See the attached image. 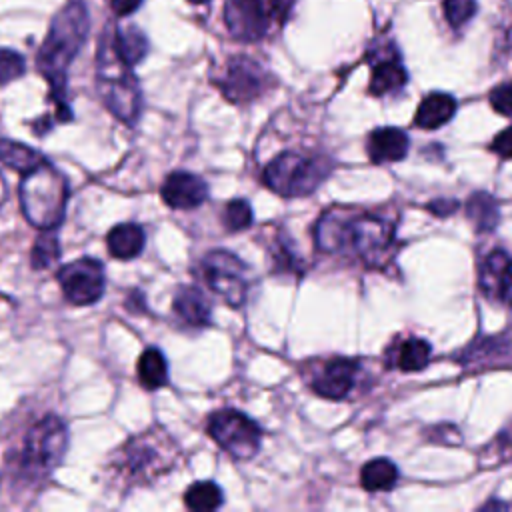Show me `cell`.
I'll return each instance as SVG.
<instances>
[{"instance_id":"e575fe53","label":"cell","mask_w":512,"mask_h":512,"mask_svg":"<svg viewBox=\"0 0 512 512\" xmlns=\"http://www.w3.org/2000/svg\"><path fill=\"white\" fill-rule=\"evenodd\" d=\"M494 446L498 450V460H512V424L498 434Z\"/></svg>"},{"instance_id":"8fae6325","label":"cell","mask_w":512,"mask_h":512,"mask_svg":"<svg viewBox=\"0 0 512 512\" xmlns=\"http://www.w3.org/2000/svg\"><path fill=\"white\" fill-rule=\"evenodd\" d=\"M214 82L226 100L244 104L262 96L268 84V74L252 58L234 56L228 60L224 74Z\"/></svg>"},{"instance_id":"8d00e7d4","label":"cell","mask_w":512,"mask_h":512,"mask_svg":"<svg viewBox=\"0 0 512 512\" xmlns=\"http://www.w3.org/2000/svg\"><path fill=\"white\" fill-rule=\"evenodd\" d=\"M142 0H110V6L114 10V14L118 16H128L132 12H136L140 8Z\"/></svg>"},{"instance_id":"74e56055","label":"cell","mask_w":512,"mask_h":512,"mask_svg":"<svg viewBox=\"0 0 512 512\" xmlns=\"http://www.w3.org/2000/svg\"><path fill=\"white\" fill-rule=\"evenodd\" d=\"M192 4H204V2H208V0H190Z\"/></svg>"},{"instance_id":"44dd1931","label":"cell","mask_w":512,"mask_h":512,"mask_svg":"<svg viewBox=\"0 0 512 512\" xmlns=\"http://www.w3.org/2000/svg\"><path fill=\"white\" fill-rule=\"evenodd\" d=\"M466 218L476 232H492L500 222V208L488 192H474L466 200Z\"/></svg>"},{"instance_id":"f1b7e54d","label":"cell","mask_w":512,"mask_h":512,"mask_svg":"<svg viewBox=\"0 0 512 512\" xmlns=\"http://www.w3.org/2000/svg\"><path fill=\"white\" fill-rule=\"evenodd\" d=\"M222 220H224V226L228 230H232V232L246 230V228L252 226V220H254L252 206L246 200H242V198H234V200H230L226 204Z\"/></svg>"},{"instance_id":"9c48e42d","label":"cell","mask_w":512,"mask_h":512,"mask_svg":"<svg viewBox=\"0 0 512 512\" xmlns=\"http://www.w3.org/2000/svg\"><path fill=\"white\" fill-rule=\"evenodd\" d=\"M206 430L210 438L236 460H248L260 448V440H262L260 426L240 410H234V408L216 410L208 418Z\"/></svg>"},{"instance_id":"7402d4cb","label":"cell","mask_w":512,"mask_h":512,"mask_svg":"<svg viewBox=\"0 0 512 512\" xmlns=\"http://www.w3.org/2000/svg\"><path fill=\"white\" fill-rule=\"evenodd\" d=\"M138 380L146 390H158L168 384V362L160 348L148 346L136 364Z\"/></svg>"},{"instance_id":"603a6c76","label":"cell","mask_w":512,"mask_h":512,"mask_svg":"<svg viewBox=\"0 0 512 512\" xmlns=\"http://www.w3.org/2000/svg\"><path fill=\"white\" fill-rule=\"evenodd\" d=\"M398 482V468L388 458H372L360 470V484L368 492L392 490Z\"/></svg>"},{"instance_id":"30bf717a","label":"cell","mask_w":512,"mask_h":512,"mask_svg":"<svg viewBox=\"0 0 512 512\" xmlns=\"http://www.w3.org/2000/svg\"><path fill=\"white\" fill-rule=\"evenodd\" d=\"M56 280L68 302L76 306H90L104 294V264L92 256H84L60 266Z\"/></svg>"},{"instance_id":"ac0fdd59","label":"cell","mask_w":512,"mask_h":512,"mask_svg":"<svg viewBox=\"0 0 512 512\" xmlns=\"http://www.w3.org/2000/svg\"><path fill=\"white\" fill-rule=\"evenodd\" d=\"M456 108H458V104H456L454 96H450L446 92H430L418 104L414 122L418 128L436 130L454 118Z\"/></svg>"},{"instance_id":"d590c367","label":"cell","mask_w":512,"mask_h":512,"mask_svg":"<svg viewBox=\"0 0 512 512\" xmlns=\"http://www.w3.org/2000/svg\"><path fill=\"white\" fill-rule=\"evenodd\" d=\"M458 200H452V198H438V200H432L426 208L432 212V214H436V216H450L452 212H456L458 210Z\"/></svg>"},{"instance_id":"d6a6232c","label":"cell","mask_w":512,"mask_h":512,"mask_svg":"<svg viewBox=\"0 0 512 512\" xmlns=\"http://www.w3.org/2000/svg\"><path fill=\"white\" fill-rule=\"evenodd\" d=\"M490 104L498 114L512 116V80L498 84L490 92Z\"/></svg>"},{"instance_id":"836d02e7","label":"cell","mask_w":512,"mask_h":512,"mask_svg":"<svg viewBox=\"0 0 512 512\" xmlns=\"http://www.w3.org/2000/svg\"><path fill=\"white\" fill-rule=\"evenodd\" d=\"M490 150L504 160H512V126L498 132L490 144Z\"/></svg>"},{"instance_id":"4fadbf2b","label":"cell","mask_w":512,"mask_h":512,"mask_svg":"<svg viewBox=\"0 0 512 512\" xmlns=\"http://www.w3.org/2000/svg\"><path fill=\"white\" fill-rule=\"evenodd\" d=\"M358 374H360L358 360L334 356L314 370L310 388L322 398L342 400L354 390L358 382Z\"/></svg>"},{"instance_id":"1f68e13d","label":"cell","mask_w":512,"mask_h":512,"mask_svg":"<svg viewBox=\"0 0 512 512\" xmlns=\"http://www.w3.org/2000/svg\"><path fill=\"white\" fill-rule=\"evenodd\" d=\"M272 258L276 264V272H282V274H302L304 272L300 258L286 246V242L278 240L276 248L272 250Z\"/></svg>"},{"instance_id":"5bb4252c","label":"cell","mask_w":512,"mask_h":512,"mask_svg":"<svg viewBox=\"0 0 512 512\" xmlns=\"http://www.w3.org/2000/svg\"><path fill=\"white\" fill-rule=\"evenodd\" d=\"M478 286L482 294L494 302L512 306V256L494 248L478 266Z\"/></svg>"},{"instance_id":"5b68a950","label":"cell","mask_w":512,"mask_h":512,"mask_svg":"<svg viewBox=\"0 0 512 512\" xmlns=\"http://www.w3.org/2000/svg\"><path fill=\"white\" fill-rule=\"evenodd\" d=\"M70 198L68 178L50 160L22 174L20 206L26 220L40 230H54L66 216Z\"/></svg>"},{"instance_id":"277c9868","label":"cell","mask_w":512,"mask_h":512,"mask_svg":"<svg viewBox=\"0 0 512 512\" xmlns=\"http://www.w3.org/2000/svg\"><path fill=\"white\" fill-rule=\"evenodd\" d=\"M96 80L106 108L124 124L134 126L142 112V90L132 66L122 60L114 46L112 28L102 34L96 56Z\"/></svg>"},{"instance_id":"7c38bea8","label":"cell","mask_w":512,"mask_h":512,"mask_svg":"<svg viewBox=\"0 0 512 512\" xmlns=\"http://www.w3.org/2000/svg\"><path fill=\"white\" fill-rule=\"evenodd\" d=\"M266 0H226L224 22L228 32L240 42H256L270 26Z\"/></svg>"},{"instance_id":"3957f363","label":"cell","mask_w":512,"mask_h":512,"mask_svg":"<svg viewBox=\"0 0 512 512\" xmlns=\"http://www.w3.org/2000/svg\"><path fill=\"white\" fill-rule=\"evenodd\" d=\"M176 444L160 430L150 428L128 438L108 462V480L122 492L152 484L174 468Z\"/></svg>"},{"instance_id":"4316f807","label":"cell","mask_w":512,"mask_h":512,"mask_svg":"<svg viewBox=\"0 0 512 512\" xmlns=\"http://www.w3.org/2000/svg\"><path fill=\"white\" fill-rule=\"evenodd\" d=\"M222 502H224L222 488L216 482H210V480L194 482L184 492V504H186V508H190L194 512L216 510V508L222 506Z\"/></svg>"},{"instance_id":"484cf974","label":"cell","mask_w":512,"mask_h":512,"mask_svg":"<svg viewBox=\"0 0 512 512\" xmlns=\"http://www.w3.org/2000/svg\"><path fill=\"white\" fill-rule=\"evenodd\" d=\"M114 46L122 60L130 66H136L148 52V40L142 30L136 26H124V28H112Z\"/></svg>"},{"instance_id":"7a4b0ae2","label":"cell","mask_w":512,"mask_h":512,"mask_svg":"<svg viewBox=\"0 0 512 512\" xmlns=\"http://www.w3.org/2000/svg\"><path fill=\"white\" fill-rule=\"evenodd\" d=\"M88 28L90 18L84 0H70L54 16L36 56V66L50 84L58 122L72 120V108L68 104V68L80 52L88 36Z\"/></svg>"},{"instance_id":"d6986e66","label":"cell","mask_w":512,"mask_h":512,"mask_svg":"<svg viewBox=\"0 0 512 512\" xmlns=\"http://www.w3.org/2000/svg\"><path fill=\"white\" fill-rule=\"evenodd\" d=\"M408 82V72L400 64L398 56H386L378 58L372 64V74H370V84L368 92L372 96H386L392 92H398L406 86Z\"/></svg>"},{"instance_id":"83f0119b","label":"cell","mask_w":512,"mask_h":512,"mask_svg":"<svg viewBox=\"0 0 512 512\" xmlns=\"http://www.w3.org/2000/svg\"><path fill=\"white\" fill-rule=\"evenodd\" d=\"M58 258H60L58 236H56V232L46 230L34 242L32 254H30V264H32L34 270H44V268L52 266Z\"/></svg>"},{"instance_id":"52a82bcc","label":"cell","mask_w":512,"mask_h":512,"mask_svg":"<svg viewBox=\"0 0 512 512\" xmlns=\"http://www.w3.org/2000/svg\"><path fill=\"white\" fill-rule=\"evenodd\" d=\"M330 174V160L320 156H304L300 152H282L268 162L262 182L272 192L296 198L312 194Z\"/></svg>"},{"instance_id":"8992f818","label":"cell","mask_w":512,"mask_h":512,"mask_svg":"<svg viewBox=\"0 0 512 512\" xmlns=\"http://www.w3.org/2000/svg\"><path fill=\"white\" fill-rule=\"evenodd\" d=\"M68 448L66 424L56 414H46L36 420L24 436L18 468L30 480H42L52 474L62 462Z\"/></svg>"},{"instance_id":"ffe728a7","label":"cell","mask_w":512,"mask_h":512,"mask_svg":"<svg viewBox=\"0 0 512 512\" xmlns=\"http://www.w3.org/2000/svg\"><path fill=\"white\" fill-rule=\"evenodd\" d=\"M144 230L134 222H120L106 234L108 252L118 260H132L144 250Z\"/></svg>"},{"instance_id":"f546056e","label":"cell","mask_w":512,"mask_h":512,"mask_svg":"<svg viewBox=\"0 0 512 512\" xmlns=\"http://www.w3.org/2000/svg\"><path fill=\"white\" fill-rule=\"evenodd\" d=\"M24 72H26L24 56L10 48H0V84L6 86L12 80L20 78Z\"/></svg>"},{"instance_id":"6da1fadb","label":"cell","mask_w":512,"mask_h":512,"mask_svg":"<svg viewBox=\"0 0 512 512\" xmlns=\"http://www.w3.org/2000/svg\"><path fill=\"white\" fill-rule=\"evenodd\" d=\"M316 248L360 260L364 266L380 268L394 254V224L366 210L332 208L314 226Z\"/></svg>"},{"instance_id":"4dcf8cb0","label":"cell","mask_w":512,"mask_h":512,"mask_svg":"<svg viewBox=\"0 0 512 512\" xmlns=\"http://www.w3.org/2000/svg\"><path fill=\"white\" fill-rule=\"evenodd\" d=\"M476 14V0H444V16L452 28L464 26Z\"/></svg>"},{"instance_id":"d4e9b609","label":"cell","mask_w":512,"mask_h":512,"mask_svg":"<svg viewBox=\"0 0 512 512\" xmlns=\"http://www.w3.org/2000/svg\"><path fill=\"white\" fill-rule=\"evenodd\" d=\"M432 356V348L424 338L410 336L400 342L394 350V366L402 372H418L428 366Z\"/></svg>"},{"instance_id":"e0dca14e","label":"cell","mask_w":512,"mask_h":512,"mask_svg":"<svg viewBox=\"0 0 512 512\" xmlns=\"http://www.w3.org/2000/svg\"><path fill=\"white\" fill-rule=\"evenodd\" d=\"M172 308L180 320L194 328H204L212 320L210 302L204 296V292L196 286H180L174 294Z\"/></svg>"},{"instance_id":"cb8c5ba5","label":"cell","mask_w":512,"mask_h":512,"mask_svg":"<svg viewBox=\"0 0 512 512\" xmlns=\"http://www.w3.org/2000/svg\"><path fill=\"white\" fill-rule=\"evenodd\" d=\"M46 160L48 158L32 146H26L22 142H14L8 138H0V162L16 170L18 174H26Z\"/></svg>"},{"instance_id":"2e32d148","label":"cell","mask_w":512,"mask_h":512,"mask_svg":"<svg viewBox=\"0 0 512 512\" xmlns=\"http://www.w3.org/2000/svg\"><path fill=\"white\" fill-rule=\"evenodd\" d=\"M410 148V138L402 128L396 126H382L370 132L366 140L368 158L374 164H388L400 162Z\"/></svg>"},{"instance_id":"9a60e30c","label":"cell","mask_w":512,"mask_h":512,"mask_svg":"<svg viewBox=\"0 0 512 512\" xmlns=\"http://www.w3.org/2000/svg\"><path fill=\"white\" fill-rule=\"evenodd\" d=\"M162 200L174 208V210H190L196 208L200 204L206 202L208 198V184L192 174V172H184V170H176L170 172L160 188Z\"/></svg>"},{"instance_id":"ba28073f","label":"cell","mask_w":512,"mask_h":512,"mask_svg":"<svg viewBox=\"0 0 512 512\" xmlns=\"http://www.w3.org/2000/svg\"><path fill=\"white\" fill-rule=\"evenodd\" d=\"M202 278L208 288L228 306L240 308L250 292V268L228 250H210L200 262Z\"/></svg>"}]
</instances>
